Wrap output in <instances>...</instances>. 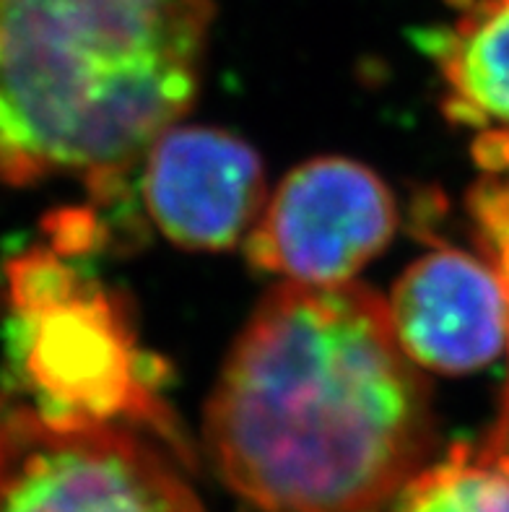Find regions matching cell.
<instances>
[{
	"instance_id": "obj_1",
	"label": "cell",
	"mask_w": 509,
	"mask_h": 512,
	"mask_svg": "<svg viewBox=\"0 0 509 512\" xmlns=\"http://www.w3.org/2000/svg\"><path fill=\"white\" fill-rule=\"evenodd\" d=\"M206 450L260 512H382L429 463L424 370L359 284H278L226 359Z\"/></svg>"
},
{
	"instance_id": "obj_2",
	"label": "cell",
	"mask_w": 509,
	"mask_h": 512,
	"mask_svg": "<svg viewBox=\"0 0 509 512\" xmlns=\"http://www.w3.org/2000/svg\"><path fill=\"white\" fill-rule=\"evenodd\" d=\"M213 0H0V185L115 188L200 89Z\"/></svg>"
},
{
	"instance_id": "obj_3",
	"label": "cell",
	"mask_w": 509,
	"mask_h": 512,
	"mask_svg": "<svg viewBox=\"0 0 509 512\" xmlns=\"http://www.w3.org/2000/svg\"><path fill=\"white\" fill-rule=\"evenodd\" d=\"M11 349L26 403L47 416L149 427L169 437L128 310L60 245L32 247L6 268Z\"/></svg>"
},
{
	"instance_id": "obj_4",
	"label": "cell",
	"mask_w": 509,
	"mask_h": 512,
	"mask_svg": "<svg viewBox=\"0 0 509 512\" xmlns=\"http://www.w3.org/2000/svg\"><path fill=\"white\" fill-rule=\"evenodd\" d=\"M0 512H206L167 455L133 427L0 401Z\"/></svg>"
},
{
	"instance_id": "obj_5",
	"label": "cell",
	"mask_w": 509,
	"mask_h": 512,
	"mask_svg": "<svg viewBox=\"0 0 509 512\" xmlns=\"http://www.w3.org/2000/svg\"><path fill=\"white\" fill-rule=\"evenodd\" d=\"M398 208L372 169L323 156L291 169L268 195L245 247L281 284H351L393 240Z\"/></svg>"
},
{
	"instance_id": "obj_6",
	"label": "cell",
	"mask_w": 509,
	"mask_h": 512,
	"mask_svg": "<svg viewBox=\"0 0 509 512\" xmlns=\"http://www.w3.org/2000/svg\"><path fill=\"white\" fill-rule=\"evenodd\" d=\"M146 214L172 245L221 253L247 242L268 190L258 151L206 125H172L141 159Z\"/></svg>"
},
{
	"instance_id": "obj_7",
	"label": "cell",
	"mask_w": 509,
	"mask_h": 512,
	"mask_svg": "<svg viewBox=\"0 0 509 512\" xmlns=\"http://www.w3.org/2000/svg\"><path fill=\"white\" fill-rule=\"evenodd\" d=\"M387 302L395 338L424 372L465 375L509 349V297L484 258L445 247L408 266Z\"/></svg>"
},
{
	"instance_id": "obj_8",
	"label": "cell",
	"mask_w": 509,
	"mask_h": 512,
	"mask_svg": "<svg viewBox=\"0 0 509 512\" xmlns=\"http://www.w3.org/2000/svg\"><path fill=\"white\" fill-rule=\"evenodd\" d=\"M429 39L450 120L478 136H509V0H450Z\"/></svg>"
},
{
	"instance_id": "obj_9",
	"label": "cell",
	"mask_w": 509,
	"mask_h": 512,
	"mask_svg": "<svg viewBox=\"0 0 509 512\" xmlns=\"http://www.w3.org/2000/svg\"><path fill=\"white\" fill-rule=\"evenodd\" d=\"M382 512H509V458L489 445H458L429 461Z\"/></svg>"
},
{
	"instance_id": "obj_10",
	"label": "cell",
	"mask_w": 509,
	"mask_h": 512,
	"mask_svg": "<svg viewBox=\"0 0 509 512\" xmlns=\"http://www.w3.org/2000/svg\"><path fill=\"white\" fill-rule=\"evenodd\" d=\"M476 143L481 177L468 193V211L481 258L509 297V136L486 133Z\"/></svg>"
}]
</instances>
